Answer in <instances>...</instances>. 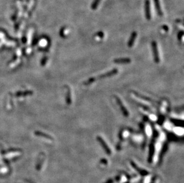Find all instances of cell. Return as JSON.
Instances as JSON below:
<instances>
[{"label": "cell", "instance_id": "obj_5", "mask_svg": "<svg viewBox=\"0 0 184 183\" xmlns=\"http://www.w3.org/2000/svg\"><path fill=\"white\" fill-rule=\"evenodd\" d=\"M136 36H137V33L136 32H133L131 33V37H130L128 43V45L129 48H131V47H132L133 45Z\"/></svg>", "mask_w": 184, "mask_h": 183}, {"label": "cell", "instance_id": "obj_9", "mask_svg": "<svg viewBox=\"0 0 184 183\" xmlns=\"http://www.w3.org/2000/svg\"><path fill=\"white\" fill-rule=\"evenodd\" d=\"M100 1H101V0H94L92 4H91V9L93 10H96L97 7H98V5L100 4Z\"/></svg>", "mask_w": 184, "mask_h": 183}, {"label": "cell", "instance_id": "obj_7", "mask_svg": "<svg viewBox=\"0 0 184 183\" xmlns=\"http://www.w3.org/2000/svg\"><path fill=\"white\" fill-rule=\"evenodd\" d=\"M113 61L116 64H129L131 62V60L129 58H116Z\"/></svg>", "mask_w": 184, "mask_h": 183}, {"label": "cell", "instance_id": "obj_3", "mask_svg": "<svg viewBox=\"0 0 184 183\" xmlns=\"http://www.w3.org/2000/svg\"><path fill=\"white\" fill-rule=\"evenodd\" d=\"M115 99H116V101L117 103H118V104L119 105V107H120L121 111H122V113H123V114L124 115V116H129V112H128V110H127V109L125 108V107L124 105H123L122 101H121L120 98H119L118 96H115Z\"/></svg>", "mask_w": 184, "mask_h": 183}, {"label": "cell", "instance_id": "obj_4", "mask_svg": "<svg viewBox=\"0 0 184 183\" xmlns=\"http://www.w3.org/2000/svg\"><path fill=\"white\" fill-rule=\"evenodd\" d=\"M118 73V69H113V70H110V71L109 72H107L103 74V75H100V76L98 77L97 78H96V79H105V78H107L109 77L113 76V75H116L117 73Z\"/></svg>", "mask_w": 184, "mask_h": 183}, {"label": "cell", "instance_id": "obj_6", "mask_svg": "<svg viewBox=\"0 0 184 183\" xmlns=\"http://www.w3.org/2000/svg\"><path fill=\"white\" fill-rule=\"evenodd\" d=\"M154 2L158 15L160 16H163V12H162V8H161L160 1H159V0H154Z\"/></svg>", "mask_w": 184, "mask_h": 183}, {"label": "cell", "instance_id": "obj_12", "mask_svg": "<svg viewBox=\"0 0 184 183\" xmlns=\"http://www.w3.org/2000/svg\"><path fill=\"white\" fill-rule=\"evenodd\" d=\"M183 31H181L179 32V33H178V39L179 40H180L181 39V37L182 36H183Z\"/></svg>", "mask_w": 184, "mask_h": 183}, {"label": "cell", "instance_id": "obj_2", "mask_svg": "<svg viewBox=\"0 0 184 183\" xmlns=\"http://www.w3.org/2000/svg\"><path fill=\"white\" fill-rule=\"evenodd\" d=\"M152 48L154 61H155L156 63H159V62H160V58H159V51H158L157 44L156 42L153 41L152 42Z\"/></svg>", "mask_w": 184, "mask_h": 183}, {"label": "cell", "instance_id": "obj_11", "mask_svg": "<svg viewBox=\"0 0 184 183\" xmlns=\"http://www.w3.org/2000/svg\"><path fill=\"white\" fill-rule=\"evenodd\" d=\"M67 104H70L72 103V99H71V94H70V90H68L67 92Z\"/></svg>", "mask_w": 184, "mask_h": 183}, {"label": "cell", "instance_id": "obj_10", "mask_svg": "<svg viewBox=\"0 0 184 183\" xmlns=\"http://www.w3.org/2000/svg\"><path fill=\"white\" fill-rule=\"evenodd\" d=\"M96 77L89 78V79H88V80H87V81H85L84 84H85V85H89V84H92V83L94 82V81H96Z\"/></svg>", "mask_w": 184, "mask_h": 183}, {"label": "cell", "instance_id": "obj_1", "mask_svg": "<svg viewBox=\"0 0 184 183\" xmlns=\"http://www.w3.org/2000/svg\"><path fill=\"white\" fill-rule=\"evenodd\" d=\"M144 11H145V18L148 20H150L151 18V10H150V2L149 0H145L144 3Z\"/></svg>", "mask_w": 184, "mask_h": 183}, {"label": "cell", "instance_id": "obj_8", "mask_svg": "<svg viewBox=\"0 0 184 183\" xmlns=\"http://www.w3.org/2000/svg\"><path fill=\"white\" fill-rule=\"evenodd\" d=\"M97 140H98V141H99L100 142V143L101 144V145H102L104 147V148L105 149V150H106L107 152H109V153H110V149H109V147L107 146L106 143H105V142L104 141L103 139L101 137L98 136L97 137Z\"/></svg>", "mask_w": 184, "mask_h": 183}, {"label": "cell", "instance_id": "obj_13", "mask_svg": "<svg viewBox=\"0 0 184 183\" xmlns=\"http://www.w3.org/2000/svg\"><path fill=\"white\" fill-rule=\"evenodd\" d=\"M163 27V28H164V30H166V31H168V27L166 25H164V26H163V27Z\"/></svg>", "mask_w": 184, "mask_h": 183}]
</instances>
